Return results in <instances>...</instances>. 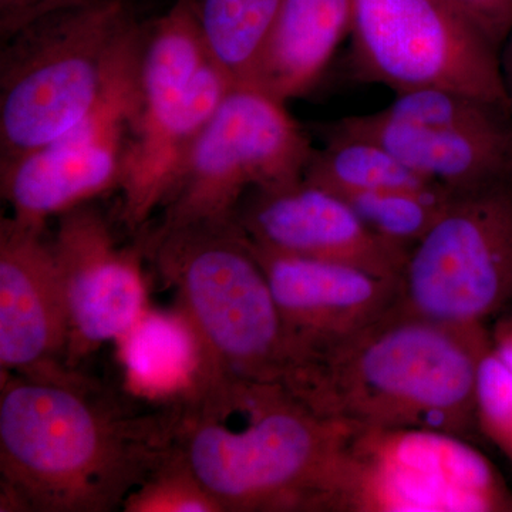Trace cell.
<instances>
[{
  "mask_svg": "<svg viewBox=\"0 0 512 512\" xmlns=\"http://www.w3.org/2000/svg\"><path fill=\"white\" fill-rule=\"evenodd\" d=\"M501 70H503L505 90H507L512 113V30L504 42V50L501 53Z\"/></svg>",
  "mask_w": 512,
  "mask_h": 512,
  "instance_id": "cell-29",
  "label": "cell"
},
{
  "mask_svg": "<svg viewBox=\"0 0 512 512\" xmlns=\"http://www.w3.org/2000/svg\"><path fill=\"white\" fill-rule=\"evenodd\" d=\"M493 40L504 45L512 30V0H450Z\"/></svg>",
  "mask_w": 512,
  "mask_h": 512,
  "instance_id": "cell-27",
  "label": "cell"
},
{
  "mask_svg": "<svg viewBox=\"0 0 512 512\" xmlns=\"http://www.w3.org/2000/svg\"><path fill=\"white\" fill-rule=\"evenodd\" d=\"M285 106L254 87H232L175 178L160 221L147 228L235 221L248 191L301 180L315 148Z\"/></svg>",
  "mask_w": 512,
  "mask_h": 512,
  "instance_id": "cell-6",
  "label": "cell"
},
{
  "mask_svg": "<svg viewBox=\"0 0 512 512\" xmlns=\"http://www.w3.org/2000/svg\"><path fill=\"white\" fill-rule=\"evenodd\" d=\"M171 453L167 407L133 412L76 369L2 373V511L120 510Z\"/></svg>",
  "mask_w": 512,
  "mask_h": 512,
  "instance_id": "cell-1",
  "label": "cell"
},
{
  "mask_svg": "<svg viewBox=\"0 0 512 512\" xmlns=\"http://www.w3.org/2000/svg\"><path fill=\"white\" fill-rule=\"evenodd\" d=\"M323 131L373 141L414 174L454 195L512 181V117L483 127L429 130L396 123L376 111L346 117Z\"/></svg>",
  "mask_w": 512,
  "mask_h": 512,
  "instance_id": "cell-14",
  "label": "cell"
},
{
  "mask_svg": "<svg viewBox=\"0 0 512 512\" xmlns=\"http://www.w3.org/2000/svg\"><path fill=\"white\" fill-rule=\"evenodd\" d=\"M128 138L92 146H49L0 158V191L23 224L45 227L50 218L119 190Z\"/></svg>",
  "mask_w": 512,
  "mask_h": 512,
  "instance_id": "cell-16",
  "label": "cell"
},
{
  "mask_svg": "<svg viewBox=\"0 0 512 512\" xmlns=\"http://www.w3.org/2000/svg\"><path fill=\"white\" fill-rule=\"evenodd\" d=\"M66 323L46 225L0 220L2 373L52 376L66 365Z\"/></svg>",
  "mask_w": 512,
  "mask_h": 512,
  "instance_id": "cell-12",
  "label": "cell"
},
{
  "mask_svg": "<svg viewBox=\"0 0 512 512\" xmlns=\"http://www.w3.org/2000/svg\"><path fill=\"white\" fill-rule=\"evenodd\" d=\"M491 336V349L508 369L512 370V311L495 319Z\"/></svg>",
  "mask_w": 512,
  "mask_h": 512,
  "instance_id": "cell-28",
  "label": "cell"
},
{
  "mask_svg": "<svg viewBox=\"0 0 512 512\" xmlns=\"http://www.w3.org/2000/svg\"><path fill=\"white\" fill-rule=\"evenodd\" d=\"M137 238L177 293L211 375L282 383L291 360L284 319L237 222L146 228Z\"/></svg>",
  "mask_w": 512,
  "mask_h": 512,
  "instance_id": "cell-5",
  "label": "cell"
},
{
  "mask_svg": "<svg viewBox=\"0 0 512 512\" xmlns=\"http://www.w3.org/2000/svg\"><path fill=\"white\" fill-rule=\"evenodd\" d=\"M175 453L224 512H340L357 426L281 383L211 375L168 406Z\"/></svg>",
  "mask_w": 512,
  "mask_h": 512,
  "instance_id": "cell-2",
  "label": "cell"
},
{
  "mask_svg": "<svg viewBox=\"0 0 512 512\" xmlns=\"http://www.w3.org/2000/svg\"><path fill=\"white\" fill-rule=\"evenodd\" d=\"M500 477L466 440L357 427L343 511H510Z\"/></svg>",
  "mask_w": 512,
  "mask_h": 512,
  "instance_id": "cell-9",
  "label": "cell"
},
{
  "mask_svg": "<svg viewBox=\"0 0 512 512\" xmlns=\"http://www.w3.org/2000/svg\"><path fill=\"white\" fill-rule=\"evenodd\" d=\"M510 511H512V495H511Z\"/></svg>",
  "mask_w": 512,
  "mask_h": 512,
  "instance_id": "cell-30",
  "label": "cell"
},
{
  "mask_svg": "<svg viewBox=\"0 0 512 512\" xmlns=\"http://www.w3.org/2000/svg\"><path fill=\"white\" fill-rule=\"evenodd\" d=\"M52 235L64 323L66 365L76 366L127 332L150 306L140 242L120 247L109 218L93 202L56 218Z\"/></svg>",
  "mask_w": 512,
  "mask_h": 512,
  "instance_id": "cell-10",
  "label": "cell"
},
{
  "mask_svg": "<svg viewBox=\"0 0 512 512\" xmlns=\"http://www.w3.org/2000/svg\"><path fill=\"white\" fill-rule=\"evenodd\" d=\"M303 178L338 195L436 185L379 144L335 134H325V147L313 150Z\"/></svg>",
  "mask_w": 512,
  "mask_h": 512,
  "instance_id": "cell-21",
  "label": "cell"
},
{
  "mask_svg": "<svg viewBox=\"0 0 512 512\" xmlns=\"http://www.w3.org/2000/svg\"><path fill=\"white\" fill-rule=\"evenodd\" d=\"M89 2L93 0H0L2 42L49 13Z\"/></svg>",
  "mask_w": 512,
  "mask_h": 512,
  "instance_id": "cell-26",
  "label": "cell"
},
{
  "mask_svg": "<svg viewBox=\"0 0 512 512\" xmlns=\"http://www.w3.org/2000/svg\"><path fill=\"white\" fill-rule=\"evenodd\" d=\"M116 345L128 392L158 407L184 402L211 376L200 340L178 309L148 308Z\"/></svg>",
  "mask_w": 512,
  "mask_h": 512,
  "instance_id": "cell-18",
  "label": "cell"
},
{
  "mask_svg": "<svg viewBox=\"0 0 512 512\" xmlns=\"http://www.w3.org/2000/svg\"><path fill=\"white\" fill-rule=\"evenodd\" d=\"M487 326L451 325L393 306L365 328L292 359L282 386L312 412L362 429L478 430Z\"/></svg>",
  "mask_w": 512,
  "mask_h": 512,
  "instance_id": "cell-3",
  "label": "cell"
},
{
  "mask_svg": "<svg viewBox=\"0 0 512 512\" xmlns=\"http://www.w3.org/2000/svg\"><path fill=\"white\" fill-rule=\"evenodd\" d=\"M284 0H200L205 43L232 87H254Z\"/></svg>",
  "mask_w": 512,
  "mask_h": 512,
  "instance_id": "cell-20",
  "label": "cell"
},
{
  "mask_svg": "<svg viewBox=\"0 0 512 512\" xmlns=\"http://www.w3.org/2000/svg\"><path fill=\"white\" fill-rule=\"evenodd\" d=\"M478 430L512 463V370L488 350L477 384Z\"/></svg>",
  "mask_w": 512,
  "mask_h": 512,
  "instance_id": "cell-25",
  "label": "cell"
},
{
  "mask_svg": "<svg viewBox=\"0 0 512 512\" xmlns=\"http://www.w3.org/2000/svg\"><path fill=\"white\" fill-rule=\"evenodd\" d=\"M235 222L256 247L353 265L399 282L409 256L376 235L340 195L305 178L248 191Z\"/></svg>",
  "mask_w": 512,
  "mask_h": 512,
  "instance_id": "cell-11",
  "label": "cell"
},
{
  "mask_svg": "<svg viewBox=\"0 0 512 512\" xmlns=\"http://www.w3.org/2000/svg\"><path fill=\"white\" fill-rule=\"evenodd\" d=\"M148 22L130 0H93L35 20L0 52V158L39 150L103 100Z\"/></svg>",
  "mask_w": 512,
  "mask_h": 512,
  "instance_id": "cell-4",
  "label": "cell"
},
{
  "mask_svg": "<svg viewBox=\"0 0 512 512\" xmlns=\"http://www.w3.org/2000/svg\"><path fill=\"white\" fill-rule=\"evenodd\" d=\"M231 89L211 62L174 107L133 127L119 187L120 222L131 234L140 235L160 211L195 141Z\"/></svg>",
  "mask_w": 512,
  "mask_h": 512,
  "instance_id": "cell-15",
  "label": "cell"
},
{
  "mask_svg": "<svg viewBox=\"0 0 512 512\" xmlns=\"http://www.w3.org/2000/svg\"><path fill=\"white\" fill-rule=\"evenodd\" d=\"M350 36L360 82L444 87L511 113L500 47L450 0H356Z\"/></svg>",
  "mask_w": 512,
  "mask_h": 512,
  "instance_id": "cell-7",
  "label": "cell"
},
{
  "mask_svg": "<svg viewBox=\"0 0 512 512\" xmlns=\"http://www.w3.org/2000/svg\"><path fill=\"white\" fill-rule=\"evenodd\" d=\"M360 220L390 244L412 251L454 197L440 185L340 195Z\"/></svg>",
  "mask_w": 512,
  "mask_h": 512,
  "instance_id": "cell-22",
  "label": "cell"
},
{
  "mask_svg": "<svg viewBox=\"0 0 512 512\" xmlns=\"http://www.w3.org/2000/svg\"><path fill=\"white\" fill-rule=\"evenodd\" d=\"M249 244L284 319L289 365L301 353L365 328L399 298V281L394 279L353 265L279 254Z\"/></svg>",
  "mask_w": 512,
  "mask_h": 512,
  "instance_id": "cell-13",
  "label": "cell"
},
{
  "mask_svg": "<svg viewBox=\"0 0 512 512\" xmlns=\"http://www.w3.org/2000/svg\"><path fill=\"white\" fill-rule=\"evenodd\" d=\"M210 63L200 0H177L161 18L148 22L138 79L140 114L134 126L174 107Z\"/></svg>",
  "mask_w": 512,
  "mask_h": 512,
  "instance_id": "cell-19",
  "label": "cell"
},
{
  "mask_svg": "<svg viewBox=\"0 0 512 512\" xmlns=\"http://www.w3.org/2000/svg\"><path fill=\"white\" fill-rule=\"evenodd\" d=\"M397 305L466 326L512 311V181L451 198L407 256Z\"/></svg>",
  "mask_w": 512,
  "mask_h": 512,
  "instance_id": "cell-8",
  "label": "cell"
},
{
  "mask_svg": "<svg viewBox=\"0 0 512 512\" xmlns=\"http://www.w3.org/2000/svg\"><path fill=\"white\" fill-rule=\"evenodd\" d=\"M355 3L284 0L255 89L285 104L311 93L352 32Z\"/></svg>",
  "mask_w": 512,
  "mask_h": 512,
  "instance_id": "cell-17",
  "label": "cell"
},
{
  "mask_svg": "<svg viewBox=\"0 0 512 512\" xmlns=\"http://www.w3.org/2000/svg\"><path fill=\"white\" fill-rule=\"evenodd\" d=\"M379 113L396 123L429 130L483 127L512 117L503 107L444 87L396 93L392 103Z\"/></svg>",
  "mask_w": 512,
  "mask_h": 512,
  "instance_id": "cell-23",
  "label": "cell"
},
{
  "mask_svg": "<svg viewBox=\"0 0 512 512\" xmlns=\"http://www.w3.org/2000/svg\"><path fill=\"white\" fill-rule=\"evenodd\" d=\"M124 512H224L181 457L170 454L124 500Z\"/></svg>",
  "mask_w": 512,
  "mask_h": 512,
  "instance_id": "cell-24",
  "label": "cell"
}]
</instances>
